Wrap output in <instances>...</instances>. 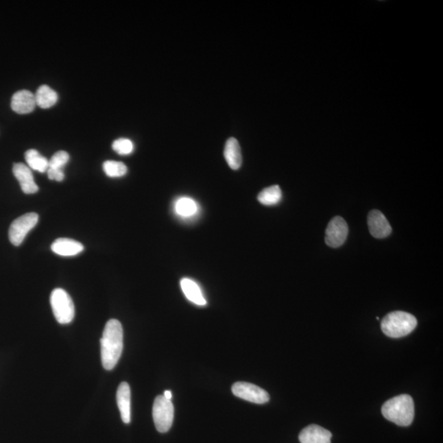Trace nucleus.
Returning <instances> with one entry per match:
<instances>
[{"instance_id":"f257e3e1","label":"nucleus","mask_w":443,"mask_h":443,"mask_svg":"<svg viewBox=\"0 0 443 443\" xmlns=\"http://www.w3.org/2000/svg\"><path fill=\"white\" fill-rule=\"evenodd\" d=\"M100 342L103 367L112 370L118 363L123 349V329L119 320L107 322Z\"/></svg>"},{"instance_id":"f03ea898","label":"nucleus","mask_w":443,"mask_h":443,"mask_svg":"<svg viewBox=\"0 0 443 443\" xmlns=\"http://www.w3.org/2000/svg\"><path fill=\"white\" fill-rule=\"evenodd\" d=\"M383 416L398 426L411 425L415 417V404L411 396L403 394L386 401L382 407Z\"/></svg>"},{"instance_id":"7ed1b4c3","label":"nucleus","mask_w":443,"mask_h":443,"mask_svg":"<svg viewBox=\"0 0 443 443\" xmlns=\"http://www.w3.org/2000/svg\"><path fill=\"white\" fill-rule=\"evenodd\" d=\"M416 318L403 311H394L388 313L381 322L382 331L386 336L400 338L409 335L416 329Z\"/></svg>"},{"instance_id":"20e7f679","label":"nucleus","mask_w":443,"mask_h":443,"mask_svg":"<svg viewBox=\"0 0 443 443\" xmlns=\"http://www.w3.org/2000/svg\"><path fill=\"white\" fill-rule=\"evenodd\" d=\"M54 317L58 323L68 324L74 319L75 307L72 298L68 292L62 288H56L50 296Z\"/></svg>"},{"instance_id":"39448f33","label":"nucleus","mask_w":443,"mask_h":443,"mask_svg":"<svg viewBox=\"0 0 443 443\" xmlns=\"http://www.w3.org/2000/svg\"><path fill=\"white\" fill-rule=\"evenodd\" d=\"M174 407L171 400L165 396H158L153 405V419L156 428L160 433H167L172 427Z\"/></svg>"},{"instance_id":"423d86ee","label":"nucleus","mask_w":443,"mask_h":443,"mask_svg":"<svg viewBox=\"0 0 443 443\" xmlns=\"http://www.w3.org/2000/svg\"><path fill=\"white\" fill-rule=\"evenodd\" d=\"M38 220L39 216L36 213H28L12 222L8 231L11 243L15 246L22 244L27 233L35 228Z\"/></svg>"},{"instance_id":"0eeeda50","label":"nucleus","mask_w":443,"mask_h":443,"mask_svg":"<svg viewBox=\"0 0 443 443\" xmlns=\"http://www.w3.org/2000/svg\"><path fill=\"white\" fill-rule=\"evenodd\" d=\"M232 392L234 396L237 398L256 404L267 403L270 398L269 394L265 390L250 383L237 382L234 383Z\"/></svg>"},{"instance_id":"6e6552de","label":"nucleus","mask_w":443,"mask_h":443,"mask_svg":"<svg viewBox=\"0 0 443 443\" xmlns=\"http://www.w3.org/2000/svg\"><path fill=\"white\" fill-rule=\"evenodd\" d=\"M348 225L342 217L333 218L325 232V242L330 248H337L344 244L348 236Z\"/></svg>"},{"instance_id":"1a4fd4ad","label":"nucleus","mask_w":443,"mask_h":443,"mask_svg":"<svg viewBox=\"0 0 443 443\" xmlns=\"http://www.w3.org/2000/svg\"><path fill=\"white\" fill-rule=\"evenodd\" d=\"M368 226H369L371 235L379 239L385 238L392 233V227L390 222L383 213L379 211H372L368 216Z\"/></svg>"},{"instance_id":"9d476101","label":"nucleus","mask_w":443,"mask_h":443,"mask_svg":"<svg viewBox=\"0 0 443 443\" xmlns=\"http://www.w3.org/2000/svg\"><path fill=\"white\" fill-rule=\"evenodd\" d=\"M12 172H14L15 178L18 179L21 188L25 194H34L38 191V186L36 185L32 170L28 166L22 164V163H18V164H14Z\"/></svg>"},{"instance_id":"9b49d317","label":"nucleus","mask_w":443,"mask_h":443,"mask_svg":"<svg viewBox=\"0 0 443 443\" xmlns=\"http://www.w3.org/2000/svg\"><path fill=\"white\" fill-rule=\"evenodd\" d=\"M36 106L35 95L27 90L19 91L12 95V110L19 115L30 114Z\"/></svg>"},{"instance_id":"f8f14e48","label":"nucleus","mask_w":443,"mask_h":443,"mask_svg":"<svg viewBox=\"0 0 443 443\" xmlns=\"http://www.w3.org/2000/svg\"><path fill=\"white\" fill-rule=\"evenodd\" d=\"M331 432L321 426L311 424L300 433V443H331Z\"/></svg>"},{"instance_id":"ddd939ff","label":"nucleus","mask_w":443,"mask_h":443,"mask_svg":"<svg viewBox=\"0 0 443 443\" xmlns=\"http://www.w3.org/2000/svg\"><path fill=\"white\" fill-rule=\"evenodd\" d=\"M117 403L121 414V418L125 424L131 422V388L129 384L123 382L120 384L117 391Z\"/></svg>"},{"instance_id":"4468645a","label":"nucleus","mask_w":443,"mask_h":443,"mask_svg":"<svg viewBox=\"0 0 443 443\" xmlns=\"http://www.w3.org/2000/svg\"><path fill=\"white\" fill-rule=\"evenodd\" d=\"M51 250L58 256H74L82 252L84 250V246L80 242L69 238H60L54 241Z\"/></svg>"},{"instance_id":"2eb2a0df","label":"nucleus","mask_w":443,"mask_h":443,"mask_svg":"<svg viewBox=\"0 0 443 443\" xmlns=\"http://www.w3.org/2000/svg\"><path fill=\"white\" fill-rule=\"evenodd\" d=\"M224 157L230 168L233 170L240 169L242 163L241 147L236 138H229L226 142Z\"/></svg>"},{"instance_id":"dca6fc26","label":"nucleus","mask_w":443,"mask_h":443,"mask_svg":"<svg viewBox=\"0 0 443 443\" xmlns=\"http://www.w3.org/2000/svg\"><path fill=\"white\" fill-rule=\"evenodd\" d=\"M181 287L183 294L186 298L192 303L197 306H206L207 302L204 298L202 290H200L198 284L190 278H183L181 280Z\"/></svg>"},{"instance_id":"f3484780","label":"nucleus","mask_w":443,"mask_h":443,"mask_svg":"<svg viewBox=\"0 0 443 443\" xmlns=\"http://www.w3.org/2000/svg\"><path fill=\"white\" fill-rule=\"evenodd\" d=\"M36 106L41 108H49L58 101V95L49 86L43 85L39 87L35 95Z\"/></svg>"},{"instance_id":"a211bd4d","label":"nucleus","mask_w":443,"mask_h":443,"mask_svg":"<svg viewBox=\"0 0 443 443\" xmlns=\"http://www.w3.org/2000/svg\"><path fill=\"white\" fill-rule=\"evenodd\" d=\"M25 158L29 168L38 171L40 173L47 172L49 169V160L36 149H29L25 154Z\"/></svg>"},{"instance_id":"6ab92c4d","label":"nucleus","mask_w":443,"mask_h":443,"mask_svg":"<svg viewBox=\"0 0 443 443\" xmlns=\"http://www.w3.org/2000/svg\"><path fill=\"white\" fill-rule=\"evenodd\" d=\"M283 197L281 188L278 185L265 188L258 195V200L267 206H275L281 202Z\"/></svg>"},{"instance_id":"aec40b11","label":"nucleus","mask_w":443,"mask_h":443,"mask_svg":"<svg viewBox=\"0 0 443 443\" xmlns=\"http://www.w3.org/2000/svg\"><path fill=\"white\" fill-rule=\"evenodd\" d=\"M197 211V204L191 198H180L175 204V211L178 215L185 217V218H189V217L195 215Z\"/></svg>"},{"instance_id":"412c9836","label":"nucleus","mask_w":443,"mask_h":443,"mask_svg":"<svg viewBox=\"0 0 443 443\" xmlns=\"http://www.w3.org/2000/svg\"><path fill=\"white\" fill-rule=\"evenodd\" d=\"M104 173L110 178L123 177L128 173L127 166L122 162L108 160L104 163Z\"/></svg>"},{"instance_id":"4be33fe9","label":"nucleus","mask_w":443,"mask_h":443,"mask_svg":"<svg viewBox=\"0 0 443 443\" xmlns=\"http://www.w3.org/2000/svg\"><path fill=\"white\" fill-rule=\"evenodd\" d=\"M112 149L121 156H127L132 153L134 145L132 141L126 138H120V139L114 141L112 145Z\"/></svg>"},{"instance_id":"5701e85b","label":"nucleus","mask_w":443,"mask_h":443,"mask_svg":"<svg viewBox=\"0 0 443 443\" xmlns=\"http://www.w3.org/2000/svg\"><path fill=\"white\" fill-rule=\"evenodd\" d=\"M69 161V154L66 152H58L53 154L50 160H49V169H60L64 168V166Z\"/></svg>"},{"instance_id":"b1692460","label":"nucleus","mask_w":443,"mask_h":443,"mask_svg":"<svg viewBox=\"0 0 443 443\" xmlns=\"http://www.w3.org/2000/svg\"><path fill=\"white\" fill-rule=\"evenodd\" d=\"M48 178L53 181L62 182L64 179V171L60 169H48Z\"/></svg>"},{"instance_id":"393cba45","label":"nucleus","mask_w":443,"mask_h":443,"mask_svg":"<svg viewBox=\"0 0 443 443\" xmlns=\"http://www.w3.org/2000/svg\"><path fill=\"white\" fill-rule=\"evenodd\" d=\"M164 396L165 398L169 400L172 399V396H173L172 392H171L170 391H165Z\"/></svg>"}]
</instances>
